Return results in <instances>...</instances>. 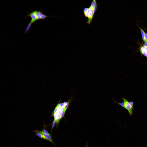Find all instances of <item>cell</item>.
<instances>
[{"label":"cell","instance_id":"obj_3","mask_svg":"<svg viewBox=\"0 0 147 147\" xmlns=\"http://www.w3.org/2000/svg\"><path fill=\"white\" fill-rule=\"evenodd\" d=\"M80 59V58L75 55L69 62L68 66L62 77V82H67L70 80Z\"/></svg>","mask_w":147,"mask_h":147},{"label":"cell","instance_id":"obj_1","mask_svg":"<svg viewBox=\"0 0 147 147\" xmlns=\"http://www.w3.org/2000/svg\"><path fill=\"white\" fill-rule=\"evenodd\" d=\"M78 32L71 31V35L66 38L67 43L76 42L78 45V48L76 54L80 58L87 56L88 53L93 50L90 38L85 28H81Z\"/></svg>","mask_w":147,"mask_h":147},{"label":"cell","instance_id":"obj_4","mask_svg":"<svg viewBox=\"0 0 147 147\" xmlns=\"http://www.w3.org/2000/svg\"><path fill=\"white\" fill-rule=\"evenodd\" d=\"M123 41L125 40L116 39L106 34L103 38L102 44H101V48L110 49L116 44Z\"/></svg>","mask_w":147,"mask_h":147},{"label":"cell","instance_id":"obj_2","mask_svg":"<svg viewBox=\"0 0 147 147\" xmlns=\"http://www.w3.org/2000/svg\"><path fill=\"white\" fill-rule=\"evenodd\" d=\"M85 28L90 38L93 50L101 48L102 40L107 34L106 32L99 27L89 26Z\"/></svg>","mask_w":147,"mask_h":147}]
</instances>
